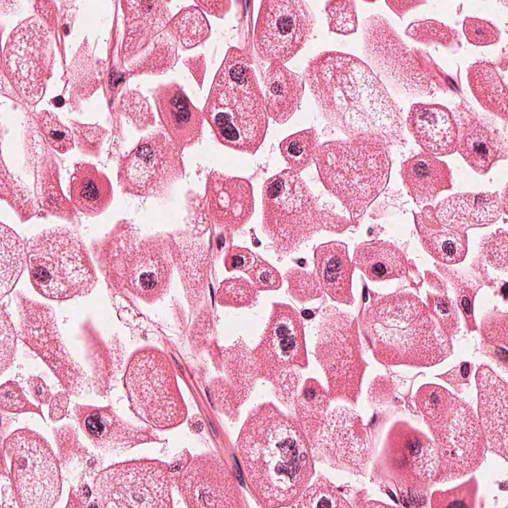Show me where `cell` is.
I'll return each instance as SVG.
<instances>
[{
  "label": "cell",
  "mask_w": 508,
  "mask_h": 508,
  "mask_svg": "<svg viewBox=\"0 0 508 508\" xmlns=\"http://www.w3.org/2000/svg\"><path fill=\"white\" fill-rule=\"evenodd\" d=\"M207 196L213 220L223 230L241 228L254 213L252 187L245 179L214 171L208 180Z\"/></svg>",
  "instance_id": "obj_20"
},
{
  "label": "cell",
  "mask_w": 508,
  "mask_h": 508,
  "mask_svg": "<svg viewBox=\"0 0 508 508\" xmlns=\"http://www.w3.org/2000/svg\"><path fill=\"white\" fill-rule=\"evenodd\" d=\"M173 147L161 137L142 141L124 167L126 181L138 192L153 193L165 188L176 176L177 161Z\"/></svg>",
  "instance_id": "obj_17"
},
{
  "label": "cell",
  "mask_w": 508,
  "mask_h": 508,
  "mask_svg": "<svg viewBox=\"0 0 508 508\" xmlns=\"http://www.w3.org/2000/svg\"><path fill=\"white\" fill-rule=\"evenodd\" d=\"M419 232L425 250L437 260L451 264L464 259L467 253V239L464 233L443 226L434 229L421 224Z\"/></svg>",
  "instance_id": "obj_31"
},
{
  "label": "cell",
  "mask_w": 508,
  "mask_h": 508,
  "mask_svg": "<svg viewBox=\"0 0 508 508\" xmlns=\"http://www.w3.org/2000/svg\"><path fill=\"white\" fill-rule=\"evenodd\" d=\"M27 262L26 247L21 238L10 228L0 224V297L14 288Z\"/></svg>",
  "instance_id": "obj_30"
},
{
  "label": "cell",
  "mask_w": 508,
  "mask_h": 508,
  "mask_svg": "<svg viewBox=\"0 0 508 508\" xmlns=\"http://www.w3.org/2000/svg\"><path fill=\"white\" fill-rule=\"evenodd\" d=\"M355 412L345 407L333 410L318 437V446L327 458L340 464L359 467L368 455V441L358 426Z\"/></svg>",
  "instance_id": "obj_19"
},
{
  "label": "cell",
  "mask_w": 508,
  "mask_h": 508,
  "mask_svg": "<svg viewBox=\"0 0 508 508\" xmlns=\"http://www.w3.org/2000/svg\"><path fill=\"white\" fill-rule=\"evenodd\" d=\"M325 9L331 31L343 35L356 32L358 22L354 1L329 0Z\"/></svg>",
  "instance_id": "obj_35"
},
{
  "label": "cell",
  "mask_w": 508,
  "mask_h": 508,
  "mask_svg": "<svg viewBox=\"0 0 508 508\" xmlns=\"http://www.w3.org/2000/svg\"><path fill=\"white\" fill-rule=\"evenodd\" d=\"M365 318L366 333L378 346L381 358L391 352L399 360L412 358L417 363L429 365L447 353L441 328L413 294L398 292L381 297L370 304Z\"/></svg>",
  "instance_id": "obj_4"
},
{
  "label": "cell",
  "mask_w": 508,
  "mask_h": 508,
  "mask_svg": "<svg viewBox=\"0 0 508 508\" xmlns=\"http://www.w3.org/2000/svg\"><path fill=\"white\" fill-rule=\"evenodd\" d=\"M353 262L373 281L400 278L407 272L403 254L392 244L383 241L367 242L357 246Z\"/></svg>",
  "instance_id": "obj_28"
},
{
  "label": "cell",
  "mask_w": 508,
  "mask_h": 508,
  "mask_svg": "<svg viewBox=\"0 0 508 508\" xmlns=\"http://www.w3.org/2000/svg\"><path fill=\"white\" fill-rule=\"evenodd\" d=\"M234 480L218 459L198 457L185 468L179 489L188 507H234L239 492Z\"/></svg>",
  "instance_id": "obj_16"
},
{
  "label": "cell",
  "mask_w": 508,
  "mask_h": 508,
  "mask_svg": "<svg viewBox=\"0 0 508 508\" xmlns=\"http://www.w3.org/2000/svg\"><path fill=\"white\" fill-rule=\"evenodd\" d=\"M304 77L324 118L347 135L373 136L387 145L402 140L398 107L361 60L342 52H323L309 61Z\"/></svg>",
  "instance_id": "obj_1"
},
{
  "label": "cell",
  "mask_w": 508,
  "mask_h": 508,
  "mask_svg": "<svg viewBox=\"0 0 508 508\" xmlns=\"http://www.w3.org/2000/svg\"><path fill=\"white\" fill-rule=\"evenodd\" d=\"M264 105L276 123L286 122L300 108L304 89L303 78L283 64L271 63L263 76Z\"/></svg>",
  "instance_id": "obj_25"
},
{
  "label": "cell",
  "mask_w": 508,
  "mask_h": 508,
  "mask_svg": "<svg viewBox=\"0 0 508 508\" xmlns=\"http://www.w3.org/2000/svg\"><path fill=\"white\" fill-rule=\"evenodd\" d=\"M453 118L456 150L475 171L486 174L495 162L507 159V137L495 123L464 105L455 109Z\"/></svg>",
  "instance_id": "obj_15"
},
{
  "label": "cell",
  "mask_w": 508,
  "mask_h": 508,
  "mask_svg": "<svg viewBox=\"0 0 508 508\" xmlns=\"http://www.w3.org/2000/svg\"><path fill=\"white\" fill-rule=\"evenodd\" d=\"M239 450L250 485L266 505L287 503L306 481V446L288 418L271 408L254 414L244 427Z\"/></svg>",
  "instance_id": "obj_2"
},
{
  "label": "cell",
  "mask_w": 508,
  "mask_h": 508,
  "mask_svg": "<svg viewBox=\"0 0 508 508\" xmlns=\"http://www.w3.org/2000/svg\"><path fill=\"white\" fill-rule=\"evenodd\" d=\"M39 122L49 143L58 152L65 153L73 147L72 134L55 115L44 112L39 117Z\"/></svg>",
  "instance_id": "obj_37"
},
{
  "label": "cell",
  "mask_w": 508,
  "mask_h": 508,
  "mask_svg": "<svg viewBox=\"0 0 508 508\" xmlns=\"http://www.w3.org/2000/svg\"><path fill=\"white\" fill-rule=\"evenodd\" d=\"M471 84L475 96L486 109L508 120L507 94L493 69L484 64L472 68Z\"/></svg>",
  "instance_id": "obj_32"
},
{
  "label": "cell",
  "mask_w": 508,
  "mask_h": 508,
  "mask_svg": "<svg viewBox=\"0 0 508 508\" xmlns=\"http://www.w3.org/2000/svg\"><path fill=\"white\" fill-rule=\"evenodd\" d=\"M421 411L436 444L439 464L435 480L456 479L479 467L485 456V437L468 405L448 392Z\"/></svg>",
  "instance_id": "obj_7"
},
{
  "label": "cell",
  "mask_w": 508,
  "mask_h": 508,
  "mask_svg": "<svg viewBox=\"0 0 508 508\" xmlns=\"http://www.w3.org/2000/svg\"><path fill=\"white\" fill-rule=\"evenodd\" d=\"M288 290L295 298L305 301L319 297L321 291L314 275L298 268H293L284 275Z\"/></svg>",
  "instance_id": "obj_38"
},
{
  "label": "cell",
  "mask_w": 508,
  "mask_h": 508,
  "mask_svg": "<svg viewBox=\"0 0 508 508\" xmlns=\"http://www.w3.org/2000/svg\"><path fill=\"white\" fill-rule=\"evenodd\" d=\"M30 278L36 291L51 299L85 296L97 278L87 248L79 234L66 227L43 230L26 247Z\"/></svg>",
  "instance_id": "obj_5"
},
{
  "label": "cell",
  "mask_w": 508,
  "mask_h": 508,
  "mask_svg": "<svg viewBox=\"0 0 508 508\" xmlns=\"http://www.w3.org/2000/svg\"><path fill=\"white\" fill-rule=\"evenodd\" d=\"M53 61L48 31L37 17L23 21L8 37L4 68L12 84L28 101L36 102L42 96Z\"/></svg>",
  "instance_id": "obj_11"
},
{
  "label": "cell",
  "mask_w": 508,
  "mask_h": 508,
  "mask_svg": "<svg viewBox=\"0 0 508 508\" xmlns=\"http://www.w3.org/2000/svg\"><path fill=\"white\" fill-rule=\"evenodd\" d=\"M315 22L306 1H262L254 34L256 54L271 64L287 62L303 48Z\"/></svg>",
  "instance_id": "obj_9"
},
{
  "label": "cell",
  "mask_w": 508,
  "mask_h": 508,
  "mask_svg": "<svg viewBox=\"0 0 508 508\" xmlns=\"http://www.w3.org/2000/svg\"><path fill=\"white\" fill-rule=\"evenodd\" d=\"M22 318L21 336L46 362L69 391L79 389L86 376L71 360L62 342L55 323L52 308L15 295Z\"/></svg>",
  "instance_id": "obj_14"
},
{
  "label": "cell",
  "mask_w": 508,
  "mask_h": 508,
  "mask_svg": "<svg viewBox=\"0 0 508 508\" xmlns=\"http://www.w3.org/2000/svg\"><path fill=\"white\" fill-rule=\"evenodd\" d=\"M507 315L495 312L488 317L483 323V332L492 342H501L507 345Z\"/></svg>",
  "instance_id": "obj_42"
},
{
  "label": "cell",
  "mask_w": 508,
  "mask_h": 508,
  "mask_svg": "<svg viewBox=\"0 0 508 508\" xmlns=\"http://www.w3.org/2000/svg\"><path fill=\"white\" fill-rule=\"evenodd\" d=\"M503 209L497 192L462 193L441 201L435 214L443 226L464 233L470 228L495 222L501 217Z\"/></svg>",
  "instance_id": "obj_22"
},
{
  "label": "cell",
  "mask_w": 508,
  "mask_h": 508,
  "mask_svg": "<svg viewBox=\"0 0 508 508\" xmlns=\"http://www.w3.org/2000/svg\"><path fill=\"white\" fill-rule=\"evenodd\" d=\"M262 228L278 258L297 250L320 229L327 213L319 210L316 198L297 173L285 170L263 185Z\"/></svg>",
  "instance_id": "obj_6"
},
{
  "label": "cell",
  "mask_w": 508,
  "mask_h": 508,
  "mask_svg": "<svg viewBox=\"0 0 508 508\" xmlns=\"http://www.w3.org/2000/svg\"><path fill=\"white\" fill-rule=\"evenodd\" d=\"M172 356L174 360L176 365H177V366L178 367V368L180 370V372L184 375V369H183L182 366L180 363V362L173 355H172Z\"/></svg>",
  "instance_id": "obj_49"
},
{
  "label": "cell",
  "mask_w": 508,
  "mask_h": 508,
  "mask_svg": "<svg viewBox=\"0 0 508 508\" xmlns=\"http://www.w3.org/2000/svg\"><path fill=\"white\" fill-rule=\"evenodd\" d=\"M80 425L92 443L105 451L122 450L142 443L146 437L140 431L103 409H78Z\"/></svg>",
  "instance_id": "obj_26"
},
{
  "label": "cell",
  "mask_w": 508,
  "mask_h": 508,
  "mask_svg": "<svg viewBox=\"0 0 508 508\" xmlns=\"http://www.w3.org/2000/svg\"><path fill=\"white\" fill-rule=\"evenodd\" d=\"M172 103L178 110L175 115V127L176 129H183L185 125H188L190 120L191 121L187 100L183 95L177 93L173 98Z\"/></svg>",
  "instance_id": "obj_45"
},
{
  "label": "cell",
  "mask_w": 508,
  "mask_h": 508,
  "mask_svg": "<svg viewBox=\"0 0 508 508\" xmlns=\"http://www.w3.org/2000/svg\"><path fill=\"white\" fill-rule=\"evenodd\" d=\"M17 501L22 508H51L60 498L59 464L48 443L37 433L18 430L5 442Z\"/></svg>",
  "instance_id": "obj_8"
},
{
  "label": "cell",
  "mask_w": 508,
  "mask_h": 508,
  "mask_svg": "<svg viewBox=\"0 0 508 508\" xmlns=\"http://www.w3.org/2000/svg\"><path fill=\"white\" fill-rule=\"evenodd\" d=\"M258 295L256 288L244 277L229 278L220 284L216 299L221 305L240 307L253 305Z\"/></svg>",
  "instance_id": "obj_34"
},
{
  "label": "cell",
  "mask_w": 508,
  "mask_h": 508,
  "mask_svg": "<svg viewBox=\"0 0 508 508\" xmlns=\"http://www.w3.org/2000/svg\"><path fill=\"white\" fill-rule=\"evenodd\" d=\"M318 142L313 128L293 134L281 142V154L291 170L299 174L315 160Z\"/></svg>",
  "instance_id": "obj_33"
},
{
  "label": "cell",
  "mask_w": 508,
  "mask_h": 508,
  "mask_svg": "<svg viewBox=\"0 0 508 508\" xmlns=\"http://www.w3.org/2000/svg\"><path fill=\"white\" fill-rule=\"evenodd\" d=\"M480 258L494 269L508 271V235L499 230L485 236L479 246Z\"/></svg>",
  "instance_id": "obj_36"
},
{
  "label": "cell",
  "mask_w": 508,
  "mask_h": 508,
  "mask_svg": "<svg viewBox=\"0 0 508 508\" xmlns=\"http://www.w3.org/2000/svg\"><path fill=\"white\" fill-rule=\"evenodd\" d=\"M386 145L378 137L363 135L318 148L315 160L321 181L354 217L364 214L387 184Z\"/></svg>",
  "instance_id": "obj_3"
},
{
  "label": "cell",
  "mask_w": 508,
  "mask_h": 508,
  "mask_svg": "<svg viewBox=\"0 0 508 508\" xmlns=\"http://www.w3.org/2000/svg\"><path fill=\"white\" fill-rule=\"evenodd\" d=\"M1 405L5 409L22 408L25 403L20 389L13 382L3 384L1 387Z\"/></svg>",
  "instance_id": "obj_44"
},
{
  "label": "cell",
  "mask_w": 508,
  "mask_h": 508,
  "mask_svg": "<svg viewBox=\"0 0 508 508\" xmlns=\"http://www.w3.org/2000/svg\"><path fill=\"white\" fill-rule=\"evenodd\" d=\"M302 324L291 307L274 305L270 320L258 348L259 367H271L274 373L297 363L304 355Z\"/></svg>",
  "instance_id": "obj_18"
},
{
  "label": "cell",
  "mask_w": 508,
  "mask_h": 508,
  "mask_svg": "<svg viewBox=\"0 0 508 508\" xmlns=\"http://www.w3.org/2000/svg\"><path fill=\"white\" fill-rule=\"evenodd\" d=\"M64 103V100L62 96H58L54 100V105L58 107H61Z\"/></svg>",
  "instance_id": "obj_47"
},
{
  "label": "cell",
  "mask_w": 508,
  "mask_h": 508,
  "mask_svg": "<svg viewBox=\"0 0 508 508\" xmlns=\"http://www.w3.org/2000/svg\"><path fill=\"white\" fill-rule=\"evenodd\" d=\"M15 334L4 305L1 306V370L10 363L15 346Z\"/></svg>",
  "instance_id": "obj_40"
},
{
  "label": "cell",
  "mask_w": 508,
  "mask_h": 508,
  "mask_svg": "<svg viewBox=\"0 0 508 508\" xmlns=\"http://www.w3.org/2000/svg\"><path fill=\"white\" fill-rule=\"evenodd\" d=\"M353 319L332 306L323 310L316 346V356L330 387L340 390H358L364 367Z\"/></svg>",
  "instance_id": "obj_13"
},
{
  "label": "cell",
  "mask_w": 508,
  "mask_h": 508,
  "mask_svg": "<svg viewBox=\"0 0 508 508\" xmlns=\"http://www.w3.org/2000/svg\"><path fill=\"white\" fill-rule=\"evenodd\" d=\"M464 29L468 39L475 44H489L498 39L497 31L492 26L478 19L466 20Z\"/></svg>",
  "instance_id": "obj_41"
},
{
  "label": "cell",
  "mask_w": 508,
  "mask_h": 508,
  "mask_svg": "<svg viewBox=\"0 0 508 508\" xmlns=\"http://www.w3.org/2000/svg\"><path fill=\"white\" fill-rule=\"evenodd\" d=\"M362 29L365 61L384 86L412 92L426 88V74L418 69L414 55L384 17L368 16Z\"/></svg>",
  "instance_id": "obj_12"
},
{
  "label": "cell",
  "mask_w": 508,
  "mask_h": 508,
  "mask_svg": "<svg viewBox=\"0 0 508 508\" xmlns=\"http://www.w3.org/2000/svg\"><path fill=\"white\" fill-rule=\"evenodd\" d=\"M255 257L249 250L234 247L227 254L225 265L228 271L241 270L246 272L254 262Z\"/></svg>",
  "instance_id": "obj_43"
},
{
  "label": "cell",
  "mask_w": 508,
  "mask_h": 508,
  "mask_svg": "<svg viewBox=\"0 0 508 508\" xmlns=\"http://www.w3.org/2000/svg\"><path fill=\"white\" fill-rule=\"evenodd\" d=\"M70 192L76 208L88 216L101 213L111 198V189L106 179L93 166L85 163L75 166Z\"/></svg>",
  "instance_id": "obj_29"
},
{
  "label": "cell",
  "mask_w": 508,
  "mask_h": 508,
  "mask_svg": "<svg viewBox=\"0 0 508 508\" xmlns=\"http://www.w3.org/2000/svg\"><path fill=\"white\" fill-rule=\"evenodd\" d=\"M460 372L462 376L464 378H466L468 377L469 373V364L468 363L463 364L461 366V367L460 368Z\"/></svg>",
  "instance_id": "obj_46"
},
{
  "label": "cell",
  "mask_w": 508,
  "mask_h": 508,
  "mask_svg": "<svg viewBox=\"0 0 508 508\" xmlns=\"http://www.w3.org/2000/svg\"><path fill=\"white\" fill-rule=\"evenodd\" d=\"M480 425L489 447L508 456V385L486 367L477 373Z\"/></svg>",
  "instance_id": "obj_21"
},
{
  "label": "cell",
  "mask_w": 508,
  "mask_h": 508,
  "mask_svg": "<svg viewBox=\"0 0 508 508\" xmlns=\"http://www.w3.org/2000/svg\"><path fill=\"white\" fill-rule=\"evenodd\" d=\"M401 174L408 193L417 204L429 202L452 187L447 164L425 151L403 162Z\"/></svg>",
  "instance_id": "obj_24"
},
{
  "label": "cell",
  "mask_w": 508,
  "mask_h": 508,
  "mask_svg": "<svg viewBox=\"0 0 508 508\" xmlns=\"http://www.w3.org/2000/svg\"><path fill=\"white\" fill-rule=\"evenodd\" d=\"M246 272L259 290H277L281 286V278L278 271L258 256Z\"/></svg>",
  "instance_id": "obj_39"
},
{
  "label": "cell",
  "mask_w": 508,
  "mask_h": 508,
  "mask_svg": "<svg viewBox=\"0 0 508 508\" xmlns=\"http://www.w3.org/2000/svg\"><path fill=\"white\" fill-rule=\"evenodd\" d=\"M94 493L104 508L171 507L169 478L159 464L140 462L122 464L101 472Z\"/></svg>",
  "instance_id": "obj_10"
},
{
  "label": "cell",
  "mask_w": 508,
  "mask_h": 508,
  "mask_svg": "<svg viewBox=\"0 0 508 508\" xmlns=\"http://www.w3.org/2000/svg\"><path fill=\"white\" fill-rule=\"evenodd\" d=\"M302 315L305 318L310 319L314 317V314L312 311L305 310L302 312Z\"/></svg>",
  "instance_id": "obj_48"
},
{
  "label": "cell",
  "mask_w": 508,
  "mask_h": 508,
  "mask_svg": "<svg viewBox=\"0 0 508 508\" xmlns=\"http://www.w3.org/2000/svg\"><path fill=\"white\" fill-rule=\"evenodd\" d=\"M407 126L425 151L435 156H446L456 150V126L451 113L442 106L413 105Z\"/></svg>",
  "instance_id": "obj_23"
},
{
  "label": "cell",
  "mask_w": 508,
  "mask_h": 508,
  "mask_svg": "<svg viewBox=\"0 0 508 508\" xmlns=\"http://www.w3.org/2000/svg\"><path fill=\"white\" fill-rule=\"evenodd\" d=\"M314 258L316 271L325 292L336 301L351 303L353 265L347 246L339 242L320 245L315 251Z\"/></svg>",
  "instance_id": "obj_27"
}]
</instances>
